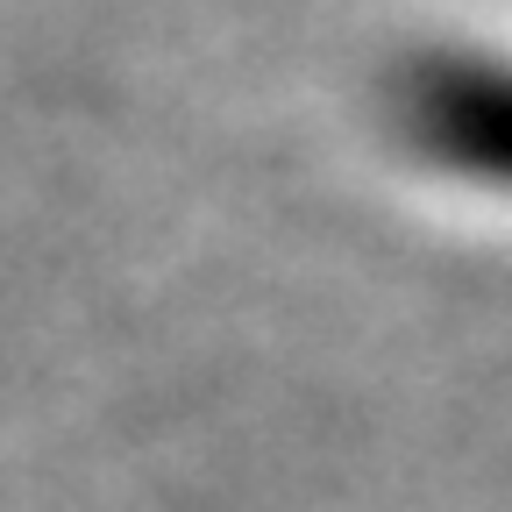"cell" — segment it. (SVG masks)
<instances>
[{"label":"cell","instance_id":"obj_1","mask_svg":"<svg viewBox=\"0 0 512 512\" xmlns=\"http://www.w3.org/2000/svg\"><path fill=\"white\" fill-rule=\"evenodd\" d=\"M392 128L420 164L470 192L512 200V50L505 43H434L392 79Z\"/></svg>","mask_w":512,"mask_h":512}]
</instances>
